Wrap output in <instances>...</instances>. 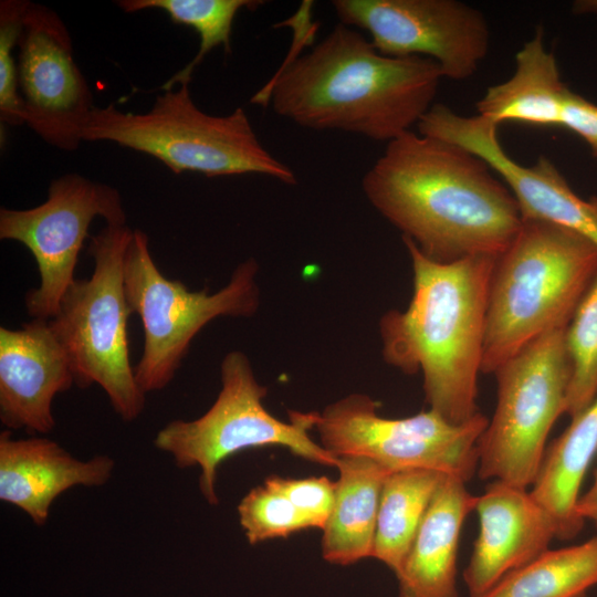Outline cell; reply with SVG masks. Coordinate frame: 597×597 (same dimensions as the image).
Wrapping results in <instances>:
<instances>
[{
	"label": "cell",
	"mask_w": 597,
	"mask_h": 597,
	"mask_svg": "<svg viewBox=\"0 0 597 597\" xmlns=\"http://www.w3.org/2000/svg\"><path fill=\"white\" fill-rule=\"evenodd\" d=\"M493 169L453 143L409 130L387 143L362 187L428 259L499 256L519 232V203Z\"/></svg>",
	"instance_id": "cell-1"
},
{
	"label": "cell",
	"mask_w": 597,
	"mask_h": 597,
	"mask_svg": "<svg viewBox=\"0 0 597 597\" xmlns=\"http://www.w3.org/2000/svg\"><path fill=\"white\" fill-rule=\"evenodd\" d=\"M443 78L423 56H388L352 27L338 23L313 49L294 57L251 103L295 124L391 142L432 107Z\"/></svg>",
	"instance_id": "cell-2"
},
{
	"label": "cell",
	"mask_w": 597,
	"mask_h": 597,
	"mask_svg": "<svg viewBox=\"0 0 597 597\" xmlns=\"http://www.w3.org/2000/svg\"><path fill=\"white\" fill-rule=\"evenodd\" d=\"M402 241L411 259L413 291L405 311H388L379 321L384 360L405 374L420 371L429 409L449 422H467L480 412L478 376L498 256L439 263L411 240Z\"/></svg>",
	"instance_id": "cell-3"
},
{
	"label": "cell",
	"mask_w": 597,
	"mask_h": 597,
	"mask_svg": "<svg viewBox=\"0 0 597 597\" xmlns=\"http://www.w3.org/2000/svg\"><path fill=\"white\" fill-rule=\"evenodd\" d=\"M597 274V244L567 228L523 219L496 258L481 373L494 374L531 342L567 327Z\"/></svg>",
	"instance_id": "cell-4"
},
{
	"label": "cell",
	"mask_w": 597,
	"mask_h": 597,
	"mask_svg": "<svg viewBox=\"0 0 597 597\" xmlns=\"http://www.w3.org/2000/svg\"><path fill=\"white\" fill-rule=\"evenodd\" d=\"M190 83L164 91L145 113L95 106L83 142H113L164 163L175 174L206 177L259 174L296 184L294 171L260 143L241 107L213 116L195 104Z\"/></svg>",
	"instance_id": "cell-5"
},
{
	"label": "cell",
	"mask_w": 597,
	"mask_h": 597,
	"mask_svg": "<svg viewBox=\"0 0 597 597\" xmlns=\"http://www.w3.org/2000/svg\"><path fill=\"white\" fill-rule=\"evenodd\" d=\"M133 232L126 224H106L90 237L94 271L88 279H75L49 320L70 358L75 385H98L126 422L137 419L146 404L130 365L127 331L133 312L125 293L124 261Z\"/></svg>",
	"instance_id": "cell-6"
},
{
	"label": "cell",
	"mask_w": 597,
	"mask_h": 597,
	"mask_svg": "<svg viewBox=\"0 0 597 597\" xmlns=\"http://www.w3.org/2000/svg\"><path fill=\"white\" fill-rule=\"evenodd\" d=\"M248 356L229 352L221 363V390L212 406L193 420H172L161 428L155 447L169 454L180 469H200L199 489L211 505L219 504L217 475L231 455L253 448L277 446L318 464L336 468L338 458L310 436L316 411H290V422L270 413Z\"/></svg>",
	"instance_id": "cell-7"
},
{
	"label": "cell",
	"mask_w": 597,
	"mask_h": 597,
	"mask_svg": "<svg viewBox=\"0 0 597 597\" xmlns=\"http://www.w3.org/2000/svg\"><path fill=\"white\" fill-rule=\"evenodd\" d=\"M259 265L241 262L229 283L216 293L190 291L167 279L154 262L148 235L135 229L124 261V286L129 308L144 329V348L134 367L144 394L166 388L174 379L193 337L220 316L250 317L260 305Z\"/></svg>",
	"instance_id": "cell-8"
},
{
	"label": "cell",
	"mask_w": 597,
	"mask_h": 597,
	"mask_svg": "<svg viewBox=\"0 0 597 597\" xmlns=\"http://www.w3.org/2000/svg\"><path fill=\"white\" fill-rule=\"evenodd\" d=\"M566 327L537 337L494 375L498 402L479 441L482 480L532 486L546 452V439L565 413L572 368Z\"/></svg>",
	"instance_id": "cell-9"
},
{
	"label": "cell",
	"mask_w": 597,
	"mask_h": 597,
	"mask_svg": "<svg viewBox=\"0 0 597 597\" xmlns=\"http://www.w3.org/2000/svg\"><path fill=\"white\" fill-rule=\"evenodd\" d=\"M378 404L352 394L317 412L320 443L329 453L368 458L389 472L429 469L468 482L478 471L479 441L489 419L481 412L452 423L433 410L384 418Z\"/></svg>",
	"instance_id": "cell-10"
},
{
	"label": "cell",
	"mask_w": 597,
	"mask_h": 597,
	"mask_svg": "<svg viewBox=\"0 0 597 597\" xmlns=\"http://www.w3.org/2000/svg\"><path fill=\"white\" fill-rule=\"evenodd\" d=\"M126 224L119 191L76 172L51 181L48 197L29 209H0V239L20 242L35 259L40 275L36 289L25 294L32 318L51 320L72 283L91 222Z\"/></svg>",
	"instance_id": "cell-11"
},
{
	"label": "cell",
	"mask_w": 597,
	"mask_h": 597,
	"mask_svg": "<svg viewBox=\"0 0 597 597\" xmlns=\"http://www.w3.org/2000/svg\"><path fill=\"white\" fill-rule=\"evenodd\" d=\"M332 6L341 23L367 31L379 53L431 59L447 78H469L489 52L484 14L462 1L334 0Z\"/></svg>",
	"instance_id": "cell-12"
},
{
	"label": "cell",
	"mask_w": 597,
	"mask_h": 597,
	"mask_svg": "<svg viewBox=\"0 0 597 597\" xmlns=\"http://www.w3.org/2000/svg\"><path fill=\"white\" fill-rule=\"evenodd\" d=\"M17 48L24 123L49 145L77 149L95 105L65 23L51 8L30 2Z\"/></svg>",
	"instance_id": "cell-13"
},
{
	"label": "cell",
	"mask_w": 597,
	"mask_h": 597,
	"mask_svg": "<svg viewBox=\"0 0 597 597\" xmlns=\"http://www.w3.org/2000/svg\"><path fill=\"white\" fill-rule=\"evenodd\" d=\"M498 126L480 115L463 116L433 104L418 124V133L459 145L482 158L514 195L522 219L551 222L597 244V197L584 199L546 156L523 166L502 147Z\"/></svg>",
	"instance_id": "cell-14"
},
{
	"label": "cell",
	"mask_w": 597,
	"mask_h": 597,
	"mask_svg": "<svg viewBox=\"0 0 597 597\" xmlns=\"http://www.w3.org/2000/svg\"><path fill=\"white\" fill-rule=\"evenodd\" d=\"M73 384L70 358L49 320L0 327V420L8 430L51 432L53 399Z\"/></svg>",
	"instance_id": "cell-15"
},
{
	"label": "cell",
	"mask_w": 597,
	"mask_h": 597,
	"mask_svg": "<svg viewBox=\"0 0 597 597\" xmlns=\"http://www.w3.org/2000/svg\"><path fill=\"white\" fill-rule=\"evenodd\" d=\"M480 531L463 579L470 597H482L504 576L548 549L556 527L527 489L493 481L476 496Z\"/></svg>",
	"instance_id": "cell-16"
},
{
	"label": "cell",
	"mask_w": 597,
	"mask_h": 597,
	"mask_svg": "<svg viewBox=\"0 0 597 597\" xmlns=\"http://www.w3.org/2000/svg\"><path fill=\"white\" fill-rule=\"evenodd\" d=\"M115 469L109 455L73 457L54 440L0 433V499L23 511L36 525L49 519L54 500L75 486H102Z\"/></svg>",
	"instance_id": "cell-17"
},
{
	"label": "cell",
	"mask_w": 597,
	"mask_h": 597,
	"mask_svg": "<svg viewBox=\"0 0 597 597\" xmlns=\"http://www.w3.org/2000/svg\"><path fill=\"white\" fill-rule=\"evenodd\" d=\"M465 481L444 475L400 569L398 597H459L457 557L467 516L476 496Z\"/></svg>",
	"instance_id": "cell-18"
},
{
	"label": "cell",
	"mask_w": 597,
	"mask_h": 597,
	"mask_svg": "<svg viewBox=\"0 0 597 597\" xmlns=\"http://www.w3.org/2000/svg\"><path fill=\"white\" fill-rule=\"evenodd\" d=\"M334 503L323 527L322 556L347 566L373 557L381 489L389 472L360 455H339Z\"/></svg>",
	"instance_id": "cell-19"
},
{
	"label": "cell",
	"mask_w": 597,
	"mask_h": 597,
	"mask_svg": "<svg viewBox=\"0 0 597 597\" xmlns=\"http://www.w3.org/2000/svg\"><path fill=\"white\" fill-rule=\"evenodd\" d=\"M567 90L556 57L545 48L543 30L538 28L516 53L513 75L490 86L475 107L478 115L496 125L517 122L559 126Z\"/></svg>",
	"instance_id": "cell-20"
},
{
	"label": "cell",
	"mask_w": 597,
	"mask_h": 597,
	"mask_svg": "<svg viewBox=\"0 0 597 597\" xmlns=\"http://www.w3.org/2000/svg\"><path fill=\"white\" fill-rule=\"evenodd\" d=\"M596 455L597 396L572 418L566 430L546 450L530 490L553 519L556 538L570 540L584 526L585 522L576 514V504L586 472Z\"/></svg>",
	"instance_id": "cell-21"
},
{
	"label": "cell",
	"mask_w": 597,
	"mask_h": 597,
	"mask_svg": "<svg viewBox=\"0 0 597 597\" xmlns=\"http://www.w3.org/2000/svg\"><path fill=\"white\" fill-rule=\"evenodd\" d=\"M444 475L436 470L409 469L391 472L385 479L373 557L395 574L400 569Z\"/></svg>",
	"instance_id": "cell-22"
},
{
	"label": "cell",
	"mask_w": 597,
	"mask_h": 597,
	"mask_svg": "<svg viewBox=\"0 0 597 597\" xmlns=\"http://www.w3.org/2000/svg\"><path fill=\"white\" fill-rule=\"evenodd\" d=\"M597 585V536L547 549L504 576L482 597H585Z\"/></svg>",
	"instance_id": "cell-23"
},
{
	"label": "cell",
	"mask_w": 597,
	"mask_h": 597,
	"mask_svg": "<svg viewBox=\"0 0 597 597\" xmlns=\"http://www.w3.org/2000/svg\"><path fill=\"white\" fill-rule=\"evenodd\" d=\"M117 7L126 13L147 9H159L168 14L172 23L192 28L200 39L193 59L160 86L168 91L175 84L190 83L195 69L217 46L230 52V35L233 21L242 9H255L263 1L254 0H119Z\"/></svg>",
	"instance_id": "cell-24"
},
{
	"label": "cell",
	"mask_w": 597,
	"mask_h": 597,
	"mask_svg": "<svg viewBox=\"0 0 597 597\" xmlns=\"http://www.w3.org/2000/svg\"><path fill=\"white\" fill-rule=\"evenodd\" d=\"M572 376L565 413L583 411L597 396V274L565 331Z\"/></svg>",
	"instance_id": "cell-25"
},
{
	"label": "cell",
	"mask_w": 597,
	"mask_h": 597,
	"mask_svg": "<svg viewBox=\"0 0 597 597\" xmlns=\"http://www.w3.org/2000/svg\"><path fill=\"white\" fill-rule=\"evenodd\" d=\"M240 525L251 545L312 528L307 520L280 492L263 484L252 488L239 502Z\"/></svg>",
	"instance_id": "cell-26"
},
{
	"label": "cell",
	"mask_w": 597,
	"mask_h": 597,
	"mask_svg": "<svg viewBox=\"0 0 597 597\" xmlns=\"http://www.w3.org/2000/svg\"><path fill=\"white\" fill-rule=\"evenodd\" d=\"M29 3L27 0L0 1V119L10 126L25 124L13 49L18 46Z\"/></svg>",
	"instance_id": "cell-27"
},
{
	"label": "cell",
	"mask_w": 597,
	"mask_h": 597,
	"mask_svg": "<svg viewBox=\"0 0 597 597\" xmlns=\"http://www.w3.org/2000/svg\"><path fill=\"white\" fill-rule=\"evenodd\" d=\"M264 483L282 493L311 527L323 530L334 503L335 482L325 475L303 479L270 475Z\"/></svg>",
	"instance_id": "cell-28"
},
{
	"label": "cell",
	"mask_w": 597,
	"mask_h": 597,
	"mask_svg": "<svg viewBox=\"0 0 597 597\" xmlns=\"http://www.w3.org/2000/svg\"><path fill=\"white\" fill-rule=\"evenodd\" d=\"M559 126L578 135L597 158V104L568 88L563 102Z\"/></svg>",
	"instance_id": "cell-29"
},
{
	"label": "cell",
	"mask_w": 597,
	"mask_h": 597,
	"mask_svg": "<svg viewBox=\"0 0 597 597\" xmlns=\"http://www.w3.org/2000/svg\"><path fill=\"white\" fill-rule=\"evenodd\" d=\"M576 514L584 522L590 520L597 523V465L591 486L578 498Z\"/></svg>",
	"instance_id": "cell-30"
},
{
	"label": "cell",
	"mask_w": 597,
	"mask_h": 597,
	"mask_svg": "<svg viewBox=\"0 0 597 597\" xmlns=\"http://www.w3.org/2000/svg\"><path fill=\"white\" fill-rule=\"evenodd\" d=\"M573 11L575 13H593L597 15V1H576Z\"/></svg>",
	"instance_id": "cell-31"
}]
</instances>
